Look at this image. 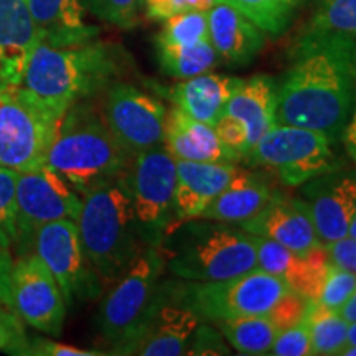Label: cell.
<instances>
[{
  "instance_id": "cell-1",
  "label": "cell",
  "mask_w": 356,
  "mask_h": 356,
  "mask_svg": "<svg viewBox=\"0 0 356 356\" xmlns=\"http://www.w3.org/2000/svg\"><path fill=\"white\" fill-rule=\"evenodd\" d=\"M355 102L356 40L307 29L277 84V124L315 129L337 144Z\"/></svg>"
},
{
  "instance_id": "cell-2",
  "label": "cell",
  "mask_w": 356,
  "mask_h": 356,
  "mask_svg": "<svg viewBox=\"0 0 356 356\" xmlns=\"http://www.w3.org/2000/svg\"><path fill=\"white\" fill-rule=\"evenodd\" d=\"M122 74V60L111 44L96 42L50 44L38 42L30 55L22 86L65 114L79 101L99 95Z\"/></svg>"
},
{
  "instance_id": "cell-3",
  "label": "cell",
  "mask_w": 356,
  "mask_h": 356,
  "mask_svg": "<svg viewBox=\"0 0 356 356\" xmlns=\"http://www.w3.org/2000/svg\"><path fill=\"white\" fill-rule=\"evenodd\" d=\"M76 225L84 252L104 286L114 284L150 246L124 175L81 195Z\"/></svg>"
},
{
  "instance_id": "cell-4",
  "label": "cell",
  "mask_w": 356,
  "mask_h": 356,
  "mask_svg": "<svg viewBox=\"0 0 356 356\" xmlns=\"http://www.w3.org/2000/svg\"><path fill=\"white\" fill-rule=\"evenodd\" d=\"M131 160L132 155L113 136L99 111L84 99L61 118L44 167L83 195L122 177Z\"/></svg>"
},
{
  "instance_id": "cell-5",
  "label": "cell",
  "mask_w": 356,
  "mask_h": 356,
  "mask_svg": "<svg viewBox=\"0 0 356 356\" xmlns=\"http://www.w3.org/2000/svg\"><path fill=\"white\" fill-rule=\"evenodd\" d=\"M162 241L165 266L173 275L191 282H213L246 274L257 267L256 236L241 226L204 220L184 221Z\"/></svg>"
},
{
  "instance_id": "cell-6",
  "label": "cell",
  "mask_w": 356,
  "mask_h": 356,
  "mask_svg": "<svg viewBox=\"0 0 356 356\" xmlns=\"http://www.w3.org/2000/svg\"><path fill=\"white\" fill-rule=\"evenodd\" d=\"M63 115L22 84L0 88V167L17 173L43 168Z\"/></svg>"
},
{
  "instance_id": "cell-7",
  "label": "cell",
  "mask_w": 356,
  "mask_h": 356,
  "mask_svg": "<svg viewBox=\"0 0 356 356\" xmlns=\"http://www.w3.org/2000/svg\"><path fill=\"white\" fill-rule=\"evenodd\" d=\"M175 287L180 300L204 322L267 315L280 297L292 291L284 279L259 269L213 282H175Z\"/></svg>"
},
{
  "instance_id": "cell-8",
  "label": "cell",
  "mask_w": 356,
  "mask_h": 356,
  "mask_svg": "<svg viewBox=\"0 0 356 356\" xmlns=\"http://www.w3.org/2000/svg\"><path fill=\"white\" fill-rule=\"evenodd\" d=\"M333 145L315 129L277 124L249 149L244 159L274 173L284 185L300 186L340 168Z\"/></svg>"
},
{
  "instance_id": "cell-9",
  "label": "cell",
  "mask_w": 356,
  "mask_h": 356,
  "mask_svg": "<svg viewBox=\"0 0 356 356\" xmlns=\"http://www.w3.org/2000/svg\"><path fill=\"white\" fill-rule=\"evenodd\" d=\"M129 197L150 246H160L175 218L177 160L165 145L132 155L124 172Z\"/></svg>"
},
{
  "instance_id": "cell-10",
  "label": "cell",
  "mask_w": 356,
  "mask_h": 356,
  "mask_svg": "<svg viewBox=\"0 0 356 356\" xmlns=\"http://www.w3.org/2000/svg\"><path fill=\"white\" fill-rule=\"evenodd\" d=\"M163 269L165 256L159 246L145 248L106 293L96 323L111 348L126 341L139 328L152 304Z\"/></svg>"
},
{
  "instance_id": "cell-11",
  "label": "cell",
  "mask_w": 356,
  "mask_h": 356,
  "mask_svg": "<svg viewBox=\"0 0 356 356\" xmlns=\"http://www.w3.org/2000/svg\"><path fill=\"white\" fill-rule=\"evenodd\" d=\"M32 252L53 274L66 307L99 297L104 284L84 252L76 221L58 220L40 226L35 233Z\"/></svg>"
},
{
  "instance_id": "cell-12",
  "label": "cell",
  "mask_w": 356,
  "mask_h": 356,
  "mask_svg": "<svg viewBox=\"0 0 356 356\" xmlns=\"http://www.w3.org/2000/svg\"><path fill=\"white\" fill-rule=\"evenodd\" d=\"M200 317L180 300L175 280L160 282L145 318L122 343L113 346V355L180 356L186 355Z\"/></svg>"
},
{
  "instance_id": "cell-13",
  "label": "cell",
  "mask_w": 356,
  "mask_h": 356,
  "mask_svg": "<svg viewBox=\"0 0 356 356\" xmlns=\"http://www.w3.org/2000/svg\"><path fill=\"white\" fill-rule=\"evenodd\" d=\"M81 195L48 167L19 173L15 193V254L32 252L40 226L58 220L76 221Z\"/></svg>"
},
{
  "instance_id": "cell-14",
  "label": "cell",
  "mask_w": 356,
  "mask_h": 356,
  "mask_svg": "<svg viewBox=\"0 0 356 356\" xmlns=\"http://www.w3.org/2000/svg\"><path fill=\"white\" fill-rule=\"evenodd\" d=\"M101 115L131 155L163 145L167 108L140 88L115 81L102 91Z\"/></svg>"
},
{
  "instance_id": "cell-15",
  "label": "cell",
  "mask_w": 356,
  "mask_h": 356,
  "mask_svg": "<svg viewBox=\"0 0 356 356\" xmlns=\"http://www.w3.org/2000/svg\"><path fill=\"white\" fill-rule=\"evenodd\" d=\"M8 287L22 322L47 335H61L68 307L53 274L35 252L17 256L12 262Z\"/></svg>"
},
{
  "instance_id": "cell-16",
  "label": "cell",
  "mask_w": 356,
  "mask_h": 356,
  "mask_svg": "<svg viewBox=\"0 0 356 356\" xmlns=\"http://www.w3.org/2000/svg\"><path fill=\"white\" fill-rule=\"evenodd\" d=\"M304 202L314 228L322 244L348 236L356 215V170L323 173L300 185Z\"/></svg>"
},
{
  "instance_id": "cell-17",
  "label": "cell",
  "mask_w": 356,
  "mask_h": 356,
  "mask_svg": "<svg viewBox=\"0 0 356 356\" xmlns=\"http://www.w3.org/2000/svg\"><path fill=\"white\" fill-rule=\"evenodd\" d=\"M256 269L284 279L293 292L300 293L305 299L318 300L330 266L323 244L310 249L305 254H299L282 244L256 236Z\"/></svg>"
},
{
  "instance_id": "cell-18",
  "label": "cell",
  "mask_w": 356,
  "mask_h": 356,
  "mask_svg": "<svg viewBox=\"0 0 356 356\" xmlns=\"http://www.w3.org/2000/svg\"><path fill=\"white\" fill-rule=\"evenodd\" d=\"M238 226L248 233L282 244L299 254H305L322 244L304 202L279 193H274L256 216Z\"/></svg>"
},
{
  "instance_id": "cell-19",
  "label": "cell",
  "mask_w": 356,
  "mask_h": 356,
  "mask_svg": "<svg viewBox=\"0 0 356 356\" xmlns=\"http://www.w3.org/2000/svg\"><path fill=\"white\" fill-rule=\"evenodd\" d=\"M38 42L25 0H0V88L20 86Z\"/></svg>"
},
{
  "instance_id": "cell-20",
  "label": "cell",
  "mask_w": 356,
  "mask_h": 356,
  "mask_svg": "<svg viewBox=\"0 0 356 356\" xmlns=\"http://www.w3.org/2000/svg\"><path fill=\"white\" fill-rule=\"evenodd\" d=\"M241 170L243 168L236 163L177 160V220L184 222L202 216L208 204Z\"/></svg>"
},
{
  "instance_id": "cell-21",
  "label": "cell",
  "mask_w": 356,
  "mask_h": 356,
  "mask_svg": "<svg viewBox=\"0 0 356 356\" xmlns=\"http://www.w3.org/2000/svg\"><path fill=\"white\" fill-rule=\"evenodd\" d=\"M163 145L175 160L238 163L218 139L215 127L190 118L177 106L167 111Z\"/></svg>"
},
{
  "instance_id": "cell-22",
  "label": "cell",
  "mask_w": 356,
  "mask_h": 356,
  "mask_svg": "<svg viewBox=\"0 0 356 356\" xmlns=\"http://www.w3.org/2000/svg\"><path fill=\"white\" fill-rule=\"evenodd\" d=\"M208 35L221 60L233 66L249 65L264 47V33L226 3H215L208 10Z\"/></svg>"
},
{
  "instance_id": "cell-23",
  "label": "cell",
  "mask_w": 356,
  "mask_h": 356,
  "mask_svg": "<svg viewBox=\"0 0 356 356\" xmlns=\"http://www.w3.org/2000/svg\"><path fill=\"white\" fill-rule=\"evenodd\" d=\"M40 42L78 44L91 42L99 29L86 22L84 0H25Z\"/></svg>"
},
{
  "instance_id": "cell-24",
  "label": "cell",
  "mask_w": 356,
  "mask_h": 356,
  "mask_svg": "<svg viewBox=\"0 0 356 356\" xmlns=\"http://www.w3.org/2000/svg\"><path fill=\"white\" fill-rule=\"evenodd\" d=\"M241 81V78L208 71L175 84L168 91V97L173 106L184 111L190 118L215 126V122L225 113L229 97Z\"/></svg>"
},
{
  "instance_id": "cell-25",
  "label": "cell",
  "mask_w": 356,
  "mask_h": 356,
  "mask_svg": "<svg viewBox=\"0 0 356 356\" xmlns=\"http://www.w3.org/2000/svg\"><path fill=\"white\" fill-rule=\"evenodd\" d=\"M225 113L241 119L248 127L249 145L277 126V83L274 78L259 74L243 79L226 104Z\"/></svg>"
},
{
  "instance_id": "cell-26",
  "label": "cell",
  "mask_w": 356,
  "mask_h": 356,
  "mask_svg": "<svg viewBox=\"0 0 356 356\" xmlns=\"http://www.w3.org/2000/svg\"><path fill=\"white\" fill-rule=\"evenodd\" d=\"M274 191L261 175L243 170L226 185L207 210L202 213V220L241 225L251 220L273 198Z\"/></svg>"
},
{
  "instance_id": "cell-27",
  "label": "cell",
  "mask_w": 356,
  "mask_h": 356,
  "mask_svg": "<svg viewBox=\"0 0 356 356\" xmlns=\"http://www.w3.org/2000/svg\"><path fill=\"white\" fill-rule=\"evenodd\" d=\"M225 340L241 355H269L279 328L267 315L225 318L213 322Z\"/></svg>"
},
{
  "instance_id": "cell-28",
  "label": "cell",
  "mask_w": 356,
  "mask_h": 356,
  "mask_svg": "<svg viewBox=\"0 0 356 356\" xmlns=\"http://www.w3.org/2000/svg\"><path fill=\"white\" fill-rule=\"evenodd\" d=\"M157 61L162 73L175 79H186L208 73L220 65V55L210 40L188 47H163L155 44Z\"/></svg>"
},
{
  "instance_id": "cell-29",
  "label": "cell",
  "mask_w": 356,
  "mask_h": 356,
  "mask_svg": "<svg viewBox=\"0 0 356 356\" xmlns=\"http://www.w3.org/2000/svg\"><path fill=\"white\" fill-rule=\"evenodd\" d=\"M215 3H226L236 8L262 33L275 38L291 25L302 0H215Z\"/></svg>"
},
{
  "instance_id": "cell-30",
  "label": "cell",
  "mask_w": 356,
  "mask_h": 356,
  "mask_svg": "<svg viewBox=\"0 0 356 356\" xmlns=\"http://www.w3.org/2000/svg\"><path fill=\"white\" fill-rule=\"evenodd\" d=\"M307 320L310 327L312 355H341L346 346L348 322L338 312L325 309L318 302H310Z\"/></svg>"
},
{
  "instance_id": "cell-31",
  "label": "cell",
  "mask_w": 356,
  "mask_h": 356,
  "mask_svg": "<svg viewBox=\"0 0 356 356\" xmlns=\"http://www.w3.org/2000/svg\"><path fill=\"white\" fill-rule=\"evenodd\" d=\"M203 40L208 35V10L181 12L168 17L165 25L155 37V44L163 47H188Z\"/></svg>"
},
{
  "instance_id": "cell-32",
  "label": "cell",
  "mask_w": 356,
  "mask_h": 356,
  "mask_svg": "<svg viewBox=\"0 0 356 356\" xmlns=\"http://www.w3.org/2000/svg\"><path fill=\"white\" fill-rule=\"evenodd\" d=\"M307 29L356 40V0H320Z\"/></svg>"
},
{
  "instance_id": "cell-33",
  "label": "cell",
  "mask_w": 356,
  "mask_h": 356,
  "mask_svg": "<svg viewBox=\"0 0 356 356\" xmlns=\"http://www.w3.org/2000/svg\"><path fill=\"white\" fill-rule=\"evenodd\" d=\"M19 173L0 167V248L13 256L17 246L15 193Z\"/></svg>"
},
{
  "instance_id": "cell-34",
  "label": "cell",
  "mask_w": 356,
  "mask_h": 356,
  "mask_svg": "<svg viewBox=\"0 0 356 356\" xmlns=\"http://www.w3.org/2000/svg\"><path fill=\"white\" fill-rule=\"evenodd\" d=\"M356 289V274L340 267L328 266L327 277L318 296V304L333 312H340L346 300Z\"/></svg>"
},
{
  "instance_id": "cell-35",
  "label": "cell",
  "mask_w": 356,
  "mask_h": 356,
  "mask_svg": "<svg viewBox=\"0 0 356 356\" xmlns=\"http://www.w3.org/2000/svg\"><path fill=\"white\" fill-rule=\"evenodd\" d=\"M84 6L97 19L119 29H132L139 19L142 0H84Z\"/></svg>"
},
{
  "instance_id": "cell-36",
  "label": "cell",
  "mask_w": 356,
  "mask_h": 356,
  "mask_svg": "<svg viewBox=\"0 0 356 356\" xmlns=\"http://www.w3.org/2000/svg\"><path fill=\"white\" fill-rule=\"evenodd\" d=\"M213 127H215V132L222 147L238 160V163L244 160L251 145H249L248 127L244 126L241 119H238L233 114L222 113Z\"/></svg>"
},
{
  "instance_id": "cell-37",
  "label": "cell",
  "mask_w": 356,
  "mask_h": 356,
  "mask_svg": "<svg viewBox=\"0 0 356 356\" xmlns=\"http://www.w3.org/2000/svg\"><path fill=\"white\" fill-rule=\"evenodd\" d=\"M26 345L29 337L25 333L24 322L12 305L0 300V351L25 356Z\"/></svg>"
},
{
  "instance_id": "cell-38",
  "label": "cell",
  "mask_w": 356,
  "mask_h": 356,
  "mask_svg": "<svg viewBox=\"0 0 356 356\" xmlns=\"http://www.w3.org/2000/svg\"><path fill=\"white\" fill-rule=\"evenodd\" d=\"M269 355L274 356H307L312 355L310 343V327L309 320L305 318L293 327L279 332L275 337L273 346H270Z\"/></svg>"
},
{
  "instance_id": "cell-39",
  "label": "cell",
  "mask_w": 356,
  "mask_h": 356,
  "mask_svg": "<svg viewBox=\"0 0 356 356\" xmlns=\"http://www.w3.org/2000/svg\"><path fill=\"white\" fill-rule=\"evenodd\" d=\"M310 302L314 300H309L304 296H300V293L289 291L286 296H282L275 302V305L269 310L267 317L273 320V323L279 328V332H282L305 318Z\"/></svg>"
},
{
  "instance_id": "cell-40",
  "label": "cell",
  "mask_w": 356,
  "mask_h": 356,
  "mask_svg": "<svg viewBox=\"0 0 356 356\" xmlns=\"http://www.w3.org/2000/svg\"><path fill=\"white\" fill-rule=\"evenodd\" d=\"M186 355H229V348L221 332L218 333L210 325L200 322L191 337Z\"/></svg>"
},
{
  "instance_id": "cell-41",
  "label": "cell",
  "mask_w": 356,
  "mask_h": 356,
  "mask_svg": "<svg viewBox=\"0 0 356 356\" xmlns=\"http://www.w3.org/2000/svg\"><path fill=\"white\" fill-rule=\"evenodd\" d=\"M106 355L102 351H89L78 348V346L58 343L55 340H48V338H29V345H26L25 356H99Z\"/></svg>"
},
{
  "instance_id": "cell-42",
  "label": "cell",
  "mask_w": 356,
  "mask_h": 356,
  "mask_svg": "<svg viewBox=\"0 0 356 356\" xmlns=\"http://www.w3.org/2000/svg\"><path fill=\"white\" fill-rule=\"evenodd\" d=\"M323 246L327 249L330 264L356 274V238L345 236Z\"/></svg>"
},
{
  "instance_id": "cell-43",
  "label": "cell",
  "mask_w": 356,
  "mask_h": 356,
  "mask_svg": "<svg viewBox=\"0 0 356 356\" xmlns=\"http://www.w3.org/2000/svg\"><path fill=\"white\" fill-rule=\"evenodd\" d=\"M13 256L10 252L0 248V300L7 302L12 305L10 300V287H8V279H10V269H12Z\"/></svg>"
},
{
  "instance_id": "cell-44",
  "label": "cell",
  "mask_w": 356,
  "mask_h": 356,
  "mask_svg": "<svg viewBox=\"0 0 356 356\" xmlns=\"http://www.w3.org/2000/svg\"><path fill=\"white\" fill-rule=\"evenodd\" d=\"M341 139H343L346 155H348L351 162L356 163V102L348 118V122L343 129V134H341Z\"/></svg>"
},
{
  "instance_id": "cell-45",
  "label": "cell",
  "mask_w": 356,
  "mask_h": 356,
  "mask_svg": "<svg viewBox=\"0 0 356 356\" xmlns=\"http://www.w3.org/2000/svg\"><path fill=\"white\" fill-rule=\"evenodd\" d=\"M338 314H340L348 323L356 322V289H355V292L350 296V299L345 302L343 307H341Z\"/></svg>"
},
{
  "instance_id": "cell-46",
  "label": "cell",
  "mask_w": 356,
  "mask_h": 356,
  "mask_svg": "<svg viewBox=\"0 0 356 356\" xmlns=\"http://www.w3.org/2000/svg\"><path fill=\"white\" fill-rule=\"evenodd\" d=\"M346 345L356 346V322L348 323V333H346Z\"/></svg>"
},
{
  "instance_id": "cell-47",
  "label": "cell",
  "mask_w": 356,
  "mask_h": 356,
  "mask_svg": "<svg viewBox=\"0 0 356 356\" xmlns=\"http://www.w3.org/2000/svg\"><path fill=\"white\" fill-rule=\"evenodd\" d=\"M348 236H351V238H356V215L353 216V220H351V225L348 228Z\"/></svg>"
},
{
  "instance_id": "cell-48",
  "label": "cell",
  "mask_w": 356,
  "mask_h": 356,
  "mask_svg": "<svg viewBox=\"0 0 356 356\" xmlns=\"http://www.w3.org/2000/svg\"><path fill=\"white\" fill-rule=\"evenodd\" d=\"M142 7H144V0H142Z\"/></svg>"
}]
</instances>
